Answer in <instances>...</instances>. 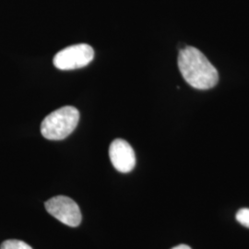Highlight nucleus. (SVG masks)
<instances>
[{
  "instance_id": "obj_3",
  "label": "nucleus",
  "mask_w": 249,
  "mask_h": 249,
  "mask_svg": "<svg viewBox=\"0 0 249 249\" xmlns=\"http://www.w3.org/2000/svg\"><path fill=\"white\" fill-rule=\"evenodd\" d=\"M94 58L93 48L86 44L66 47L53 57V66L60 71H73L88 66Z\"/></svg>"
},
{
  "instance_id": "obj_1",
  "label": "nucleus",
  "mask_w": 249,
  "mask_h": 249,
  "mask_svg": "<svg viewBox=\"0 0 249 249\" xmlns=\"http://www.w3.org/2000/svg\"><path fill=\"white\" fill-rule=\"evenodd\" d=\"M178 68L183 78L195 89H212L218 83L219 74L217 70L195 47L187 46L180 50Z\"/></svg>"
},
{
  "instance_id": "obj_6",
  "label": "nucleus",
  "mask_w": 249,
  "mask_h": 249,
  "mask_svg": "<svg viewBox=\"0 0 249 249\" xmlns=\"http://www.w3.org/2000/svg\"><path fill=\"white\" fill-rule=\"evenodd\" d=\"M0 249H33V248L23 241L10 239L4 241L1 244Z\"/></svg>"
},
{
  "instance_id": "obj_4",
  "label": "nucleus",
  "mask_w": 249,
  "mask_h": 249,
  "mask_svg": "<svg viewBox=\"0 0 249 249\" xmlns=\"http://www.w3.org/2000/svg\"><path fill=\"white\" fill-rule=\"evenodd\" d=\"M45 209L48 213L68 226L77 227L81 223L80 207L69 196H53L45 202Z\"/></svg>"
},
{
  "instance_id": "obj_8",
  "label": "nucleus",
  "mask_w": 249,
  "mask_h": 249,
  "mask_svg": "<svg viewBox=\"0 0 249 249\" xmlns=\"http://www.w3.org/2000/svg\"><path fill=\"white\" fill-rule=\"evenodd\" d=\"M171 249H191V248L188 247L187 245H179V246H177V247Z\"/></svg>"
},
{
  "instance_id": "obj_5",
  "label": "nucleus",
  "mask_w": 249,
  "mask_h": 249,
  "mask_svg": "<svg viewBox=\"0 0 249 249\" xmlns=\"http://www.w3.org/2000/svg\"><path fill=\"white\" fill-rule=\"evenodd\" d=\"M109 157L113 166L120 173H129L136 165V155L132 147L122 139H116L111 143Z\"/></svg>"
},
{
  "instance_id": "obj_2",
  "label": "nucleus",
  "mask_w": 249,
  "mask_h": 249,
  "mask_svg": "<svg viewBox=\"0 0 249 249\" xmlns=\"http://www.w3.org/2000/svg\"><path fill=\"white\" fill-rule=\"evenodd\" d=\"M80 120V112L74 107H64L45 117L41 124V133L46 140L62 141L75 130Z\"/></svg>"
},
{
  "instance_id": "obj_7",
  "label": "nucleus",
  "mask_w": 249,
  "mask_h": 249,
  "mask_svg": "<svg viewBox=\"0 0 249 249\" xmlns=\"http://www.w3.org/2000/svg\"><path fill=\"white\" fill-rule=\"evenodd\" d=\"M237 222L243 226L249 228V209H241L236 213Z\"/></svg>"
}]
</instances>
